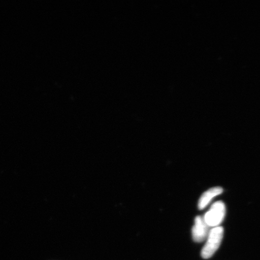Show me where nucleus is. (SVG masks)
Instances as JSON below:
<instances>
[{"label":"nucleus","mask_w":260,"mask_h":260,"mask_svg":"<svg viewBox=\"0 0 260 260\" xmlns=\"http://www.w3.org/2000/svg\"><path fill=\"white\" fill-rule=\"evenodd\" d=\"M223 232L222 226L214 227L210 230L206 245L201 251V256L203 258H211L219 249L223 239Z\"/></svg>","instance_id":"f257e3e1"},{"label":"nucleus","mask_w":260,"mask_h":260,"mask_svg":"<svg viewBox=\"0 0 260 260\" xmlns=\"http://www.w3.org/2000/svg\"><path fill=\"white\" fill-rule=\"evenodd\" d=\"M226 214V207L222 201L213 204L210 209L205 214L204 219L209 227L219 226Z\"/></svg>","instance_id":"f03ea898"},{"label":"nucleus","mask_w":260,"mask_h":260,"mask_svg":"<svg viewBox=\"0 0 260 260\" xmlns=\"http://www.w3.org/2000/svg\"><path fill=\"white\" fill-rule=\"evenodd\" d=\"M209 226L205 222L204 217L198 216L194 219L192 229V237L195 242L201 243L207 239L210 232Z\"/></svg>","instance_id":"7ed1b4c3"},{"label":"nucleus","mask_w":260,"mask_h":260,"mask_svg":"<svg viewBox=\"0 0 260 260\" xmlns=\"http://www.w3.org/2000/svg\"><path fill=\"white\" fill-rule=\"evenodd\" d=\"M223 191L222 187H214L205 191L200 198L199 202H198V209L200 210L204 209L205 208L210 204L211 200H212L214 197L222 194Z\"/></svg>","instance_id":"20e7f679"}]
</instances>
